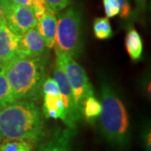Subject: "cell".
<instances>
[{"label":"cell","instance_id":"1","mask_svg":"<svg viewBox=\"0 0 151 151\" xmlns=\"http://www.w3.org/2000/svg\"><path fill=\"white\" fill-rule=\"evenodd\" d=\"M45 134L43 113L34 101H17L0 108V139L36 144Z\"/></svg>","mask_w":151,"mask_h":151},{"label":"cell","instance_id":"2","mask_svg":"<svg viewBox=\"0 0 151 151\" xmlns=\"http://www.w3.org/2000/svg\"><path fill=\"white\" fill-rule=\"evenodd\" d=\"M1 65L15 102L37 100L42 92V85L45 80L42 56L28 57L16 55L10 60Z\"/></svg>","mask_w":151,"mask_h":151},{"label":"cell","instance_id":"3","mask_svg":"<svg viewBox=\"0 0 151 151\" xmlns=\"http://www.w3.org/2000/svg\"><path fill=\"white\" fill-rule=\"evenodd\" d=\"M100 103L99 119L103 137L114 147L127 148L131 138L129 114L117 92L108 83L102 85Z\"/></svg>","mask_w":151,"mask_h":151},{"label":"cell","instance_id":"4","mask_svg":"<svg viewBox=\"0 0 151 151\" xmlns=\"http://www.w3.org/2000/svg\"><path fill=\"white\" fill-rule=\"evenodd\" d=\"M55 46V51L63 52L71 57H76L81 53V14L75 8L66 9L58 17Z\"/></svg>","mask_w":151,"mask_h":151},{"label":"cell","instance_id":"5","mask_svg":"<svg viewBox=\"0 0 151 151\" xmlns=\"http://www.w3.org/2000/svg\"><path fill=\"white\" fill-rule=\"evenodd\" d=\"M56 53V63L60 65L70 84L76 103L82 111V104L86 97L94 96L92 84L89 81L86 71L73 57L69 55L58 52Z\"/></svg>","mask_w":151,"mask_h":151},{"label":"cell","instance_id":"6","mask_svg":"<svg viewBox=\"0 0 151 151\" xmlns=\"http://www.w3.org/2000/svg\"><path fill=\"white\" fill-rule=\"evenodd\" d=\"M54 79L59 86L60 97L66 112V125L69 129H74L75 123L83 118L82 111L76 106L73 92L64 71L60 65L56 63L54 71Z\"/></svg>","mask_w":151,"mask_h":151},{"label":"cell","instance_id":"7","mask_svg":"<svg viewBox=\"0 0 151 151\" xmlns=\"http://www.w3.org/2000/svg\"><path fill=\"white\" fill-rule=\"evenodd\" d=\"M5 21L9 28L18 35L36 27L37 24V19L32 8L17 5L12 2L7 8Z\"/></svg>","mask_w":151,"mask_h":151},{"label":"cell","instance_id":"8","mask_svg":"<svg viewBox=\"0 0 151 151\" xmlns=\"http://www.w3.org/2000/svg\"><path fill=\"white\" fill-rule=\"evenodd\" d=\"M45 44L37 28L29 29L19 35L17 55L28 57L41 56L45 50Z\"/></svg>","mask_w":151,"mask_h":151},{"label":"cell","instance_id":"9","mask_svg":"<svg viewBox=\"0 0 151 151\" xmlns=\"http://www.w3.org/2000/svg\"><path fill=\"white\" fill-rule=\"evenodd\" d=\"M19 35L14 33L6 24H0V64L10 60L17 55Z\"/></svg>","mask_w":151,"mask_h":151},{"label":"cell","instance_id":"10","mask_svg":"<svg viewBox=\"0 0 151 151\" xmlns=\"http://www.w3.org/2000/svg\"><path fill=\"white\" fill-rule=\"evenodd\" d=\"M70 129H58L45 141L38 151H72Z\"/></svg>","mask_w":151,"mask_h":151},{"label":"cell","instance_id":"11","mask_svg":"<svg viewBox=\"0 0 151 151\" xmlns=\"http://www.w3.org/2000/svg\"><path fill=\"white\" fill-rule=\"evenodd\" d=\"M43 115L46 119H61L65 124L67 123L66 112L62 98L57 95L44 94Z\"/></svg>","mask_w":151,"mask_h":151},{"label":"cell","instance_id":"12","mask_svg":"<svg viewBox=\"0 0 151 151\" xmlns=\"http://www.w3.org/2000/svg\"><path fill=\"white\" fill-rule=\"evenodd\" d=\"M56 26L57 18L55 14H47L37 20L36 28L43 38L45 46L48 48H53L55 46Z\"/></svg>","mask_w":151,"mask_h":151},{"label":"cell","instance_id":"13","mask_svg":"<svg viewBox=\"0 0 151 151\" xmlns=\"http://www.w3.org/2000/svg\"><path fill=\"white\" fill-rule=\"evenodd\" d=\"M125 47L129 57L134 61L140 60L143 54V41L140 35L134 29H131L127 33Z\"/></svg>","mask_w":151,"mask_h":151},{"label":"cell","instance_id":"14","mask_svg":"<svg viewBox=\"0 0 151 151\" xmlns=\"http://www.w3.org/2000/svg\"><path fill=\"white\" fill-rule=\"evenodd\" d=\"M15 102L3 65L0 64V108Z\"/></svg>","mask_w":151,"mask_h":151},{"label":"cell","instance_id":"15","mask_svg":"<svg viewBox=\"0 0 151 151\" xmlns=\"http://www.w3.org/2000/svg\"><path fill=\"white\" fill-rule=\"evenodd\" d=\"M102 105L94 96L86 97L82 104V114L87 120H93L99 117Z\"/></svg>","mask_w":151,"mask_h":151},{"label":"cell","instance_id":"16","mask_svg":"<svg viewBox=\"0 0 151 151\" xmlns=\"http://www.w3.org/2000/svg\"><path fill=\"white\" fill-rule=\"evenodd\" d=\"M93 32L96 38L99 40H106L112 36L113 29L107 17L95 19L93 23Z\"/></svg>","mask_w":151,"mask_h":151},{"label":"cell","instance_id":"17","mask_svg":"<svg viewBox=\"0 0 151 151\" xmlns=\"http://www.w3.org/2000/svg\"><path fill=\"white\" fill-rule=\"evenodd\" d=\"M0 151H34V145L24 140L0 139Z\"/></svg>","mask_w":151,"mask_h":151},{"label":"cell","instance_id":"18","mask_svg":"<svg viewBox=\"0 0 151 151\" xmlns=\"http://www.w3.org/2000/svg\"><path fill=\"white\" fill-rule=\"evenodd\" d=\"M42 92L44 94H51V95H57L60 96V89L57 82L54 78L48 77L45 79L42 85Z\"/></svg>","mask_w":151,"mask_h":151},{"label":"cell","instance_id":"19","mask_svg":"<svg viewBox=\"0 0 151 151\" xmlns=\"http://www.w3.org/2000/svg\"><path fill=\"white\" fill-rule=\"evenodd\" d=\"M104 11L107 18H112L119 14V4L118 0H103Z\"/></svg>","mask_w":151,"mask_h":151},{"label":"cell","instance_id":"20","mask_svg":"<svg viewBox=\"0 0 151 151\" xmlns=\"http://www.w3.org/2000/svg\"><path fill=\"white\" fill-rule=\"evenodd\" d=\"M45 1L47 3L50 8L54 12L64 9L70 3V0H45Z\"/></svg>","mask_w":151,"mask_h":151},{"label":"cell","instance_id":"21","mask_svg":"<svg viewBox=\"0 0 151 151\" xmlns=\"http://www.w3.org/2000/svg\"><path fill=\"white\" fill-rule=\"evenodd\" d=\"M119 4V15L123 19H127L131 13L129 0H118Z\"/></svg>","mask_w":151,"mask_h":151},{"label":"cell","instance_id":"22","mask_svg":"<svg viewBox=\"0 0 151 151\" xmlns=\"http://www.w3.org/2000/svg\"><path fill=\"white\" fill-rule=\"evenodd\" d=\"M10 3V0H0V24L5 19L7 8Z\"/></svg>","mask_w":151,"mask_h":151},{"label":"cell","instance_id":"23","mask_svg":"<svg viewBox=\"0 0 151 151\" xmlns=\"http://www.w3.org/2000/svg\"><path fill=\"white\" fill-rule=\"evenodd\" d=\"M143 139H144V145L146 151H151V134L150 130L146 129L145 134L143 135Z\"/></svg>","mask_w":151,"mask_h":151},{"label":"cell","instance_id":"24","mask_svg":"<svg viewBox=\"0 0 151 151\" xmlns=\"http://www.w3.org/2000/svg\"><path fill=\"white\" fill-rule=\"evenodd\" d=\"M10 2L17 5L26 6L29 8H32L33 4H34V0H10Z\"/></svg>","mask_w":151,"mask_h":151},{"label":"cell","instance_id":"25","mask_svg":"<svg viewBox=\"0 0 151 151\" xmlns=\"http://www.w3.org/2000/svg\"><path fill=\"white\" fill-rule=\"evenodd\" d=\"M137 2H138L139 5L142 7V6L145 4V0H137Z\"/></svg>","mask_w":151,"mask_h":151}]
</instances>
